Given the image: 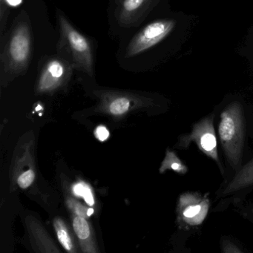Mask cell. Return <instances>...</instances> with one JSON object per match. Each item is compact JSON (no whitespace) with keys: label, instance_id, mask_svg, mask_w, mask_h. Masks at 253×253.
I'll return each instance as SVG.
<instances>
[{"label":"cell","instance_id":"1","mask_svg":"<svg viewBox=\"0 0 253 253\" xmlns=\"http://www.w3.org/2000/svg\"><path fill=\"white\" fill-rule=\"evenodd\" d=\"M57 15L60 33L57 55L67 60L74 69L93 76L94 59L91 42L64 15L59 12Z\"/></svg>","mask_w":253,"mask_h":253},{"label":"cell","instance_id":"2","mask_svg":"<svg viewBox=\"0 0 253 253\" xmlns=\"http://www.w3.org/2000/svg\"><path fill=\"white\" fill-rule=\"evenodd\" d=\"M30 25L22 19L17 22L1 53V69L9 76H17L29 68L32 57Z\"/></svg>","mask_w":253,"mask_h":253},{"label":"cell","instance_id":"3","mask_svg":"<svg viewBox=\"0 0 253 253\" xmlns=\"http://www.w3.org/2000/svg\"><path fill=\"white\" fill-rule=\"evenodd\" d=\"M218 131L228 160L236 169L241 160L244 142L242 109L239 103H232L222 112Z\"/></svg>","mask_w":253,"mask_h":253},{"label":"cell","instance_id":"4","mask_svg":"<svg viewBox=\"0 0 253 253\" xmlns=\"http://www.w3.org/2000/svg\"><path fill=\"white\" fill-rule=\"evenodd\" d=\"M175 25L174 20L167 19L149 23L130 41L126 55L134 57L158 45L172 32Z\"/></svg>","mask_w":253,"mask_h":253},{"label":"cell","instance_id":"5","mask_svg":"<svg viewBox=\"0 0 253 253\" xmlns=\"http://www.w3.org/2000/svg\"><path fill=\"white\" fill-rule=\"evenodd\" d=\"M41 69L38 89L45 92L59 88L70 78L74 69L67 60L57 55L44 60Z\"/></svg>","mask_w":253,"mask_h":253},{"label":"cell","instance_id":"6","mask_svg":"<svg viewBox=\"0 0 253 253\" xmlns=\"http://www.w3.org/2000/svg\"><path fill=\"white\" fill-rule=\"evenodd\" d=\"M158 2V0H122L115 13L118 24L123 27L137 26Z\"/></svg>","mask_w":253,"mask_h":253},{"label":"cell","instance_id":"7","mask_svg":"<svg viewBox=\"0 0 253 253\" xmlns=\"http://www.w3.org/2000/svg\"><path fill=\"white\" fill-rule=\"evenodd\" d=\"M191 138L197 142L200 149L216 161H218L217 154V141L213 129L212 121L204 120L196 126L191 134Z\"/></svg>","mask_w":253,"mask_h":253},{"label":"cell","instance_id":"8","mask_svg":"<svg viewBox=\"0 0 253 253\" xmlns=\"http://www.w3.org/2000/svg\"><path fill=\"white\" fill-rule=\"evenodd\" d=\"M253 183V161L244 167L236 177L232 180L230 184L226 188L223 194H230L238 189H242L245 186Z\"/></svg>","mask_w":253,"mask_h":253},{"label":"cell","instance_id":"9","mask_svg":"<svg viewBox=\"0 0 253 253\" xmlns=\"http://www.w3.org/2000/svg\"><path fill=\"white\" fill-rule=\"evenodd\" d=\"M72 190H73L74 194L76 196L84 198L88 206L94 205V196H93L91 188L88 185L85 184V183H83V182H80V183L74 185Z\"/></svg>","mask_w":253,"mask_h":253},{"label":"cell","instance_id":"10","mask_svg":"<svg viewBox=\"0 0 253 253\" xmlns=\"http://www.w3.org/2000/svg\"><path fill=\"white\" fill-rule=\"evenodd\" d=\"M73 226L75 233L80 239L85 240L89 237V226L84 217H81V216L75 217L73 222Z\"/></svg>","mask_w":253,"mask_h":253},{"label":"cell","instance_id":"11","mask_svg":"<svg viewBox=\"0 0 253 253\" xmlns=\"http://www.w3.org/2000/svg\"><path fill=\"white\" fill-rule=\"evenodd\" d=\"M55 225L59 241L61 243L62 245L66 250L72 251L73 249V244H72V240H71L64 225L63 224L61 220L56 222Z\"/></svg>","mask_w":253,"mask_h":253},{"label":"cell","instance_id":"12","mask_svg":"<svg viewBox=\"0 0 253 253\" xmlns=\"http://www.w3.org/2000/svg\"><path fill=\"white\" fill-rule=\"evenodd\" d=\"M129 106V99L126 97H121L115 98L109 106V109L114 115H122L128 111Z\"/></svg>","mask_w":253,"mask_h":253},{"label":"cell","instance_id":"13","mask_svg":"<svg viewBox=\"0 0 253 253\" xmlns=\"http://www.w3.org/2000/svg\"><path fill=\"white\" fill-rule=\"evenodd\" d=\"M204 211H205V206L195 204L185 208L183 211V215L184 216L185 218L193 220V219L198 218L197 217H198Z\"/></svg>","mask_w":253,"mask_h":253},{"label":"cell","instance_id":"14","mask_svg":"<svg viewBox=\"0 0 253 253\" xmlns=\"http://www.w3.org/2000/svg\"><path fill=\"white\" fill-rule=\"evenodd\" d=\"M35 178V173L32 170H29L22 174L18 178V184L22 189H26L33 183Z\"/></svg>","mask_w":253,"mask_h":253},{"label":"cell","instance_id":"15","mask_svg":"<svg viewBox=\"0 0 253 253\" xmlns=\"http://www.w3.org/2000/svg\"><path fill=\"white\" fill-rule=\"evenodd\" d=\"M1 1V27H2V33L3 32L4 20H7V5H17L22 2V0H0Z\"/></svg>","mask_w":253,"mask_h":253},{"label":"cell","instance_id":"16","mask_svg":"<svg viewBox=\"0 0 253 253\" xmlns=\"http://www.w3.org/2000/svg\"><path fill=\"white\" fill-rule=\"evenodd\" d=\"M95 135L100 141H105L109 137V132L104 126H98L96 128Z\"/></svg>","mask_w":253,"mask_h":253},{"label":"cell","instance_id":"17","mask_svg":"<svg viewBox=\"0 0 253 253\" xmlns=\"http://www.w3.org/2000/svg\"><path fill=\"white\" fill-rule=\"evenodd\" d=\"M93 212H94L93 209H89V210H88V211H87V215L90 216Z\"/></svg>","mask_w":253,"mask_h":253}]
</instances>
